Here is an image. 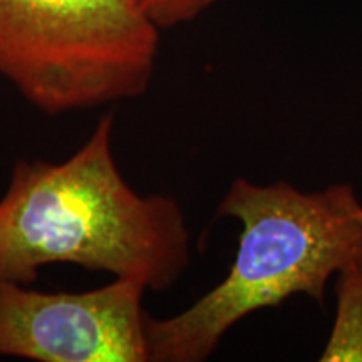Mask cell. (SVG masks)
Instances as JSON below:
<instances>
[{"label":"cell","mask_w":362,"mask_h":362,"mask_svg":"<svg viewBox=\"0 0 362 362\" xmlns=\"http://www.w3.org/2000/svg\"><path fill=\"white\" fill-rule=\"evenodd\" d=\"M362 203L351 183L302 192L287 181H232L218 218L242 232L228 274L180 314L148 317L149 362H205L235 324L305 296L325 305L341 267L362 247Z\"/></svg>","instance_id":"obj_2"},{"label":"cell","mask_w":362,"mask_h":362,"mask_svg":"<svg viewBox=\"0 0 362 362\" xmlns=\"http://www.w3.org/2000/svg\"><path fill=\"white\" fill-rule=\"evenodd\" d=\"M131 2L161 30L194 21L214 6L216 0H131Z\"/></svg>","instance_id":"obj_6"},{"label":"cell","mask_w":362,"mask_h":362,"mask_svg":"<svg viewBox=\"0 0 362 362\" xmlns=\"http://www.w3.org/2000/svg\"><path fill=\"white\" fill-rule=\"evenodd\" d=\"M334 280L336 317L320 361L362 362V247Z\"/></svg>","instance_id":"obj_5"},{"label":"cell","mask_w":362,"mask_h":362,"mask_svg":"<svg viewBox=\"0 0 362 362\" xmlns=\"http://www.w3.org/2000/svg\"><path fill=\"white\" fill-rule=\"evenodd\" d=\"M146 292L134 279L84 292H42L0 280V357L149 362Z\"/></svg>","instance_id":"obj_4"},{"label":"cell","mask_w":362,"mask_h":362,"mask_svg":"<svg viewBox=\"0 0 362 362\" xmlns=\"http://www.w3.org/2000/svg\"><path fill=\"white\" fill-rule=\"evenodd\" d=\"M112 131L106 112L67 160L13 165L0 198V280L30 285L57 264L134 279L151 292L183 277L192 262L183 210L173 197L131 187Z\"/></svg>","instance_id":"obj_1"},{"label":"cell","mask_w":362,"mask_h":362,"mask_svg":"<svg viewBox=\"0 0 362 362\" xmlns=\"http://www.w3.org/2000/svg\"><path fill=\"white\" fill-rule=\"evenodd\" d=\"M158 49L131 0H0V76L49 116L141 98Z\"/></svg>","instance_id":"obj_3"},{"label":"cell","mask_w":362,"mask_h":362,"mask_svg":"<svg viewBox=\"0 0 362 362\" xmlns=\"http://www.w3.org/2000/svg\"><path fill=\"white\" fill-rule=\"evenodd\" d=\"M359 215H361V220H362V206H361V211H359Z\"/></svg>","instance_id":"obj_7"}]
</instances>
